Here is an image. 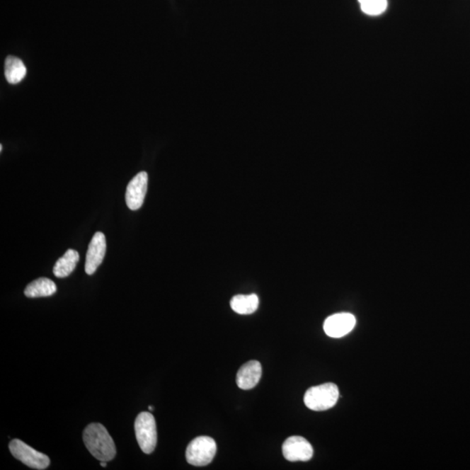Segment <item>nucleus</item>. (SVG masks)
<instances>
[{
    "label": "nucleus",
    "instance_id": "f257e3e1",
    "mask_svg": "<svg viewBox=\"0 0 470 470\" xmlns=\"http://www.w3.org/2000/svg\"><path fill=\"white\" fill-rule=\"evenodd\" d=\"M85 445L92 456L101 462L112 461L116 456L115 442L101 423L89 424L83 434Z\"/></svg>",
    "mask_w": 470,
    "mask_h": 470
},
{
    "label": "nucleus",
    "instance_id": "f03ea898",
    "mask_svg": "<svg viewBox=\"0 0 470 470\" xmlns=\"http://www.w3.org/2000/svg\"><path fill=\"white\" fill-rule=\"evenodd\" d=\"M338 399V386L328 382L306 390L304 403L311 411H324L335 406Z\"/></svg>",
    "mask_w": 470,
    "mask_h": 470
},
{
    "label": "nucleus",
    "instance_id": "7ed1b4c3",
    "mask_svg": "<svg viewBox=\"0 0 470 470\" xmlns=\"http://www.w3.org/2000/svg\"><path fill=\"white\" fill-rule=\"evenodd\" d=\"M134 428L140 449L145 454L153 453L157 445V428L154 415L149 412L140 413L135 420Z\"/></svg>",
    "mask_w": 470,
    "mask_h": 470
},
{
    "label": "nucleus",
    "instance_id": "20e7f679",
    "mask_svg": "<svg viewBox=\"0 0 470 470\" xmlns=\"http://www.w3.org/2000/svg\"><path fill=\"white\" fill-rule=\"evenodd\" d=\"M217 451V445L213 438L210 437H199L193 439L189 443L185 458L189 464L202 467L211 464Z\"/></svg>",
    "mask_w": 470,
    "mask_h": 470
},
{
    "label": "nucleus",
    "instance_id": "39448f33",
    "mask_svg": "<svg viewBox=\"0 0 470 470\" xmlns=\"http://www.w3.org/2000/svg\"><path fill=\"white\" fill-rule=\"evenodd\" d=\"M9 449L11 454L16 459L29 468L42 470L47 469L50 465V459L47 454L33 449L21 440H13L10 442Z\"/></svg>",
    "mask_w": 470,
    "mask_h": 470
},
{
    "label": "nucleus",
    "instance_id": "423d86ee",
    "mask_svg": "<svg viewBox=\"0 0 470 470\" xmlns=\"http://www.w3.org/2000/svg\"><path fill=\"white\" fill-rule=\"evenodd\" d=\"M284 457L290 462H308L314 456L312 445L302 437H291L282 445Z\"/></svg>",
    "mask_w": 470,
    "mask_h": 470
},
{
    "label": "nucleus",
    "instance_id": "0eeeda50",
    "mask_svg": "<svg viewBox=\"0 0 470 470\" xmlns=\"http://www.w3.org/2000/svg\"><path fill=\"white\" fill-rule=\"evenodd\" d=\"M356 319L352 314L339 313L326 319L323 325L326 335L332 338H340L354 329Z\"/></svg>",
    "mask_w": 470,
    "mask_h": 470
},
{
    "label": "nucleus",
    "instance_id": "6e6552de",
    "mask_svg": "<svg viewBox=\"0 0 470 470\" xmlns=\"http://www.w3.org/2000/svg\"><path fill=\"white\" fill-rule=\"evenodd\" d=\"M149 184V176L140 172L129 182L126 192V202L129 210L136 211L142 207Z\"/></svg>",
    "mask_w": 470,
    "mask_h": 470
},
{
    "label": "nucleus",
    "instance_id": "1a4fd4ad",
    "mask_svg": "<svg viewBox=\"0 0 470 470\" xmlns=\"http://www.w3.org/2000/svg\"><path fill=\"white\" fill-rule=\"evenodd\" d=\"M107 251V241L105 234L97 232L91 241L86 253L85 270L87 275H92L96 272L104 260Z\"/></svg>",
    "mask_w": 470,
    "mask_h": 470
},
{
    "label": "nucleus",
    "instance_id": "9d476101",
    "mask_svg": "<svg viewBox=\"0 0 470 470\" xmlns=\"http://www.w3.org/2000/svg\"><path fill=\"white\" fill-rule=\"evenodd\" d=\"M263 374V367L257 361H250L241 366L236 377V384L239 388L248 390L259 384Z\"/></svg>",
    "mask_w": 470,
    "mask_h": 470
},
{
    "label": "nucleus",
    "instance_id": "9b49d317",
    "mask_svg": "<svg viewBox=\"0 0 470 470\" xmlns=\"http://www.w3.org/2000/svg\"><path fill=\"white\" fill-rule=\"evenodd\" d=\"M57 291L55 283L48 278H39L30 283L25 290V295L28 298L48 297Z\"/></svg>",
    "mask_w": 470,
    "mask_h": 470
},
{
    "label": "nucleus",
    "instance_id": "f8f14e48",
    "mask_svg": "<svg viewBox=\"0 0 470 470\" xmlns=\"http://www.w3.org/2000/svg\"><path fill=\"white\" fill-rule=\"evenodd\" d=\"M79 260V255L74 249H68L67 253L60 258L54 268V274L56 277L64 278L74 272Z\"/></svg>",
    "mask_w": 470,
    "mask_h": 470
},
{
    "label": "nucleus",
    "instance_id": "ddd939ff",
    "mask_svg": "<svg viewBox=\"0 0 470 470\" xmlns=\"http://www.w3.org/2000/svg\"><path fill=\"white\" fill-rule=\"evenodd\" d=\"M231 308L239 314H251L259 306V298L255 294L235 295L230 302Z\"/></svg>",
    "mask_w": 470,
    "mask_h": 470
},
{
    "label": "nucleus",
    "instance_id": "4468645a",
    "mask_svg": "<svg viewBox=\"0 0 470 470\" xmlns=\"http://www.w3.org/2000/svg\"><path fill=\"white\" fill-rule=\"evenodd\" d=\"M26 67L21 59L17 57H7L5 62V76L10 84H18L25 79Z\"/></svg>",
    "mask_w": 470,
    "mask_h": 470
},
{
    "label": "nucleus",
    "instance_id": "2eb2a0df",
    "mask_svg": "<svg viewBox=\"0 0 470 470\" xmlns=\"http://www.w3.org/2000/svg\"><path fill=\"white\" fill-rule=\"evenodd\" d=\"M364 13L369 16H378L388 7V0H358Z\"/></svg>",
    "mask_w": 470,
    "mask_h": 470
},
{
    "label": "nucleus",
    "instance_id": "dca6fc26",
    "mask_svg": "<svg viewBox=\"0 0 470 470\" xmlns=\"http://www.w3.org/2000/svg\"><path fill=\"white\" fill-rule=\"evenodd\" d=\"M107 462H101V467H103V468L107 467Z\"/></svg>",
    "mask_w": 470,
    "mask_h": 470
},
{
    "label": "nucleus",
    "instance_id": "f3484780",
    "mask_svg": "<svg viewBox=\"0 0 470 470\" xmlns=\"http://www.w3.org/2000/svg\"><path fill=\"white\" fill-rule=\"evenodd\" d=\"M149 411H154V407L153 406H149Z\"/></svg>",
    "mask_w": 470,
    "mask_h": 470
}]
</instances>
